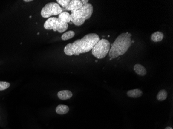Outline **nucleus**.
Returning a JSON list of instances; mask_svg holds the SVG:
<instances>
[{
	"mask_svg": "<svg viewBox=\"0 0 173 129\" xmlns=\"http://www.w3.org/2000/svg\"><path fill=\"white\" fill-rule=\"evenodd\" d=\"M63 11V9L57 3L51 2L46 4L41 10V15L44 18H50L51 15H58Z\"/></svg>",
	"mask_w": 173,
	"mask_h": 129,
	"instance_id": "6",
	"label": "nucleus"
},
{
	"mask_svg": "<svg viewBox=\"0 0 173 129\" xmlns=\"http://www.w3.org/2000/svg\"><path fill=\"white\" fill-rule=\"evenodd\" d=\"M110 49L111 44L109 41L105 39H102L92 49V53L95 57L102 59L109 53Z\"/></svg>",
	"mask_w": 173,
	"mask_h": 129,
	"instance_id": "4",
	"label": "nucleus"
},
{
	"mask_svg": "<svg viewBox=\"0 0 173 129\" xmlns=\"http://www.w3.org/2000/svg\"><path fill=\"white\" fill-rule=\"evenodd\" d=\"M134 70L137 74L140 76H144L147 74V71L145 68L140 64H137L135 65L134 66Z\"/></svg>",
	"mask_w": 173,
	"mask_h": 129,
	"instance_id": "9",
	"label": "nucleus"
},
{
	"mask_svg": "<svg viewBox=\"0 0 173 129\" xmlns=\"http://www.w3.org/2000/svg\"><path fill=\"white\" fill-rule=\"evenodd\" d=\"M69 108L67 105L60 104L57 106L56 109V113L60 115H63L68 113L69 111Z\"/></svg>",
	"mask_w": 173,
	"mask_h": 129,
	"instance_id": "12",
	"label": "nucleus"
},
{
	"mask_svg": "<svg viewBox=\"0 0 173 129\" xmlns=\"http://www.w3.org/2000/svg\"><path fill=\"white\" fill-rule=\"evenodd\" d=\"M32 0H24V2H32Z\"/></svg>",
	"mask_w": 173,
	"mask_h": 129,
	"instance_id": "19",
	"label": "nucleus"
},
{
	"mask_svg": "<svg viewBox=\"0 0 173 129\" xmlns=\"http://www.w3.org/2000/svg\"><path fill=\"white\" fill-rule=\"evenodd\" d=\"M94 12V7L90 3L84 5L82 7L70 14L71 21L77 26L82 25L86 20L91 17Z\"/></svg>",
	"mask_w": 173,
	"mask_h": 129,
	"instance_id": "3",
	"label": "nucleus"
},
{
	"mask_svg": "<svg viewBox=\"0 0 173 129\" xmlns=\"http://www.w3.org/2000/svg\"><path fill=\"white\" fill-rule=\"evenodd\" d=\"M163 37V34L162 32L157 31L152 34L151 39L154 42H159L162 41Z\"/></svg>",
	"mask_w": 173,
	"mask_h": 129,
	"instance_id": "13",
	"label": "nucleus"
},
{
	"mask_svg": "<svg viewBox=\"0 0 173 129\" xmlns=\"http://www.w3.org/2000/svg\"><path fill=\"white\" fill-rule=\"evenodd\" d=\"M167 93L166 91L162 89L157 94V98L159 101H164L167 98Z\"/></svg>",
	"mask_w": 173,
	"mask_h": 129,
	"instance_id": "14",
	"label": "nucleus"
},
{
	"mask_svg": "<svg viewBox=\"0 0 173 129\" xmlns=\"http://www.w3.org/2000/svg\"><path fill=\"white\" fill-rule=\"evenodd\" d=\"M68 24L61 21L58 18L51 17L46 21L44 27L48 30L53 29V31H58L62 33L68 29Z\"/></svg>",
	"mask_w": 173,
	"mask_h": 129,
	"instance_id": "5",
	"label": "nucleus"
},
{
	"mask_svg": "<svg viewBox=\"0 0 173 129\" xmlns=\"http://www.w3.org/2000/svg\"><path fill=\"white\" fill-rule=\"evenodd\" d=\"M74 36H75V32L74 31H68L62 35L61 39H62L63 41H66V40H68L72 38Z\"/></svg>",
	"mask_w": 173,
	"mask_h": 129,
	"instance_id": "15",
	"label": "nucleus"
},
{
	"mask_svg": "<svg viewBox=\"0 0 173 129\" xmlns=\"http://www.w3.org/2000/svg\"><path fill=\"white\" fill-rule=\"evenodd\" d=\"M165 129H173V128L171 127H167Z\"/></svg>",
	"mask_w": 173,
	"mask_h": 129,
	"instance_id": "20",
	"label": "nucleus"
},
{
	"mask_svg": "<svg viewBox=\"0 0 173 129\" xmlns=\"http://www.w3.org/2000/svg\"><path fill=\"white\" fill-rule=\"evenodd\" d=\"M130 33H123L118 36L114 42L108 53L111 59L123 55L128 50L132 43Z\"/></svg>",
	"mask_w": 173,
	"mask_h": 129,
	"instance_id": "2",
	"label": "nucleus"
},
{
	"mask_svg": "<svg viewBox=\"0 0 173 129\" xmlns=\"http://www.w3.org/2000/svg\"><path fill=\"white\" fill-rule=\"evenodd\" d=\"M99 40V37L97 34H88L82 39L67 44L64 48V53L68 56H72L89 52Z\"/></svg>",
	"mask_w": 173,
	"mask_h": 129,
	"instance_id": "1",
	"label": "nucleus"
},
{
	"mask_svg": "<svg viewBox=\"0 0 173 129\" xmlns=\"http://www.w3.org/2000/svg\"><path fill=\"white\" fill-rule=\"evenodd\" d=\"M70 0H57L56 2L59 5H60L61 6H62L64 8L67 7L68 4L70 2Z\"/></svg>",
	"mask_w": 173,
	"mask_h": 129,
	"instance_id": "16",
	"label": "nucleus"
},
{
	"mask_svg": "<svg viewBox=\"0 0 173 129\" xmlns=\"http://www.w3.org/2000/svg\"><path fill=\"white\" fill-rule=\"evenodd\" d=\"M73 96L72 93L71 91H59L58 93V96L59 98L61 100H67L68 99L71 98Z\"/></svg>",
	"mask_w": 173,
	"mask_h": 129,
	"instance_id": "8",
	"label": "nucleus"
},
{
	"mask_svg": "<svg viewBox=\"0 0 173 129\" xmlns=\"http://www.w3.org/2000/svg\"><path fill=\"white\" fill-rule=\"evenodd\" d=\"M88 2H89L88 0H82V3L83 4V5L88 3Z\"/></svg>",
	"mask_w": 173,
	"mask_h": 129,
	"instance_id": "18",
	"label": "nucleus"
},
{
	"mask_svg": "<svg viewBox=\"0 0 173 129\" xmlns=\"http://www.w3.org/2000/svg\"><path fill=\"white\" fill-rule=\"evenodd\" d=\"M127 94L128 97L133 98H137L142 96L143 91L139 89H135L128 91L127 92Z\"/></svg>",
	"mask_w": 173,
	"mask_h": 129,
	"instance_id": "10",
	"label": "nucleus"
},
{
	"mask_svg": "<svg viewBox=\"0 0 173 129\" xmlns=\"http://www.w3.org/2000/svg\"><path fill=\"white\" fill-rule=\"evenodd\" d=\"M134 42H135V41H132V43H134Z\"/></svg>",
	"mask_w": 173,
	"mask_h": 129,
	"instance_id": "21",
	"label": "nucleus"
},
{
	"mask_svg": "<svg viewBox=\"0 0 173 129\" xmlns=\"http://www.w3.org/2000/svg\"><path fill=\"white\" fill-rule=\"evenodd\" d=\"M58 18L61 21L65 23H70L71 22L70 14H69L68 12H62L59 15Z\"/></svg>",
	"mask_w": 173,
	"mask_h": 129,
	"instance_id": "11",
	"label": "nucleus"
},
{
	"mask_svg": "<svg viewBox=\"0 0 173 129\" xmlns=\"http://www.w3.org/2000/svg\"><path fill=\"white\" fill-rule=\"evenodd\" d=\"M83 6L82 1L80 0H72L68 4L67 7L65 8V10H68L71 12L76 11Z\"/></svg>",
	"mask_w": 173,
	"mask_h": 129,
	"instance_id": "7",
	"label": "nucleus"
},
{
	"mask_svg": "<svg viewBox=\"0 0 173 129\" xmlns=\"http://www.w3.org/2000/svg\"><path fill=\"white\" fill-rule=\"evenodd\" d=\"M10 86V83L6 82L0 81V91H4Z\"/></svg>",
	"mask_w": 173,
	"mask_h": 129,
	"instance_id": "17",
	"label": "nucleus"
}]
</instances>
